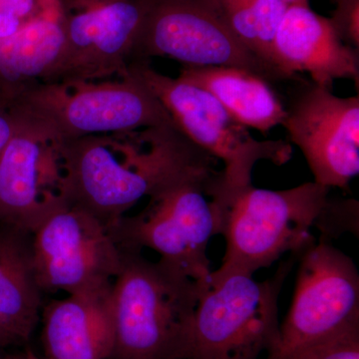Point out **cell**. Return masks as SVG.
<instances>
[{
  "label": "cell",
  "instance_id": "6da1fadb",
  "mask_svg": "<svg viewBox=\"0 0 359 359\" xmlns=\"http://www.w3.org/2000/svg\"><path fill=\"white\" fill-rule=\"evenodd\" d=\"M66 201L108 229L143 198L180 182L211 179L216 159L176 125L94 135L57 144Z\"/></svg>",
  "mask_w": 359,
  "mask_h": 359
},
{
  "label": "cell",
  "instance_id": "7a4b0ae2",
  "mask_svg": "<svg viewBox=\"0 0 359 359\" xmlns=\"http://www.w3.org/2000/svg\"><path fill=\"white\" fill-rule=\"evenodd\" d=\"M330 188L316 182L283 191L249 184L226 187L222 173L208 190L216 207L218 235L226 238L223 264L212 271L209 285L233 275L252 276L285 252L299 256L316 243L311 226L325 205Z\"/></svg>",
  "mask_w": 359,
  "mask_h": 359
},
{
  "label": "cell",
  "instance_id": "3957f363",
  "mask_svg": "<svg viewBox=\"0 0 359 359\" xmlns=\"http://www.w3.org/2000/svg\"><path fill=\"white\" fill-rule=\"evenodd\" d=\"M111 289L112 359H187L196 309L209 283H200L141 250L121 249Z\"/></svg>",
  "mask_w": 359,
  "mask_h": 359
},
{
  "label": "cell",
  "instance_id": "277c9868",
  "mask_svg": "<svg viewBox=\"0 0 359 359\" xmlns=\"http://www.w3.org/2000/svg\"><path fill=\"white\" fill-rule=\"evenodd\" d=\"M15 106L21 121L56 144L174 124L154 94L129 73L100 81L40 83Z\"/></svg>",
  "mask_w": 359,
  "mask_h": 359
},
{
  "label": "cell",
  "instance_id": "5b68a950",
  "mask_svg": "<svg viewBox=\"0 0 359 359\" xmlns=\"http://www.w3.org/2000/svg\"><path fill=\"white\" fill-rule=\"evenodd\" d=\"M128 73L154 94L189 140L224 163V186L252 184V169L259 161L282 166L292 159V144L280 139L257 140L211 93L198 85L162 74L149 62L133 63Z\"/></svg>",
  "mask_w": 359,
  "mask_h": 359
},
{
  "label": "cell",
  "instance_id": "8992f818",
  "mask_svg": "<svg viewBox=\"0 0 359 359\" xmlns=\"http://www.w3.org/2000/svg\"><path fill=\"white\" fill-rule=\"evenodd\" d=\"M294 263L287 259L264 282L233 275L208 285L194 316L187 359H257L271 353L280 335L278 294Z\"/></svg>",
  "mask_w": 359,
  "mask_h": 359
},
{
  "label": "cell",
  "instance_id": "52a82bcc",
  "mask_svg": "<svg viewBox=\"0 0 359 359\" xmlns=\"http://www.w3.org/2000/svg\"><path fill=\"white\" fill-rule=\"evenodd\" d=\"M219 175L180 182L149 198L145 209L111 226L116 244L120 249L155 250L161 261L193 280L209 282L207 248L212 236L218 235V218L214 203L205 197Z\"/></svg>",
  "mask_w": 359,
  "mask_h": 359
},
{
  "label": "cell",
  "instance_id": "ba28073f",
  "mask_svg": "<svg viewBox=\"0 0 359 359\" xmlns=\"http://www.w3.org/2000/svg\"><path fill=\"white\" fill-rule=\"evenodd\" d=\"M165 57L183 66H228L285 81L238 39L215 0H150L131 63Z\"/></svg>",
  "mask_w": 359,
  "mask_h": 359
},
{
  "label": "cell",
  "instance_id": "9c48e42d",
  "mask_svg": "<svg viewBox=\"0 0 359 359\" xmlns=\"http://www.w3.org/2000/svg\"><path fill=\"white\" fill-rule=\"evenodd\" d=\"M299 257L294 299L266 359H294L359 321V275L353 259L323 240Z\"/></svg>",
  "mask_w": 359,
  "mask_h": 359
},
{
  "label": "cell",
  "instance_id": "30bf717a",
  "mask_svg": "<svg viewBox=\"0 0 359 359\" xmlns=\"http://www.w3.org/2000/svg\"><path fill=\"white\" fill-rule=\"evenodd\" d=\"M149 4L150 0H59L65 46L43 83L127 76Z\"/></svg>",
  "mask_w": 359,
  "mask_h": 359
},
{
  "label": "cell",
  "instance_id": "8fae6325",
  "mask_svg": "<svg viewBox=\"0 0 359 359\" xmlns=\"http://www.w3.org/2000/svg\"><path fill=\"white\" fill-rule=\"evenodd\" d=\"M35 268L42 292L69 294L112 285L122 250L109 229L76 205L65 204L32 233Z\"/></svg>",
  "mask_w": 359,
  "mask_h": 359
},
{
  "label": "cell",
  "instance_id": "7c38bea8",
  "mask_svg": "<svg viewBox=\"0 0 359 359\" xmlns=\"http://www.w3.org/2000/svg\"><path fill=\"white\" fill-rule=\"evenodd\" d=\"M285 111L282 126L301 149L314 182L348 189L359 173V97H339L308 82L295 90Z\"/></svg>",
  "mask_w": 359,
  "mask_h": 359
},
{
  "label": "cell",
  "instance_id": "4fadbf2b",
  "mask_svg": "<svg viewBox=\"0 0 359 359\" xmlns=\"http://www.w3.org/2000/svg\"><path fill=\"white\" fill-rule=\"evenodd\" d=\"M65 204L57 144L21 121L0 153V223L32 233Z\"/></svg>",
  "mask_w": 359,
  "mask_h": 359
},
{
  "label": "cell",
  "instance_id": "5bb4252c",
  "mask_svg": "<svg viewBox=\"0 0 359 359\" xmlns=\"http://www.w3.org/2000/svg\"><path fill=\"white\" fill-rule=\"evenodd\" d=\"M278 69L292 80L306 72L311 82L332 89L335 80L359 81L358 49L342 40L330 18H323L309 4H290L273 41Z\"/></svg>",
  "mask_w": 359,
  "mask_h": 359
},
{
  "label": "cell",
  "instance_id": "9a60e30c",
  "mask_svg": "<svg viewBox=\"0 0 359 359\" xmlns=\"http://www.w3.org/2000/svg\"><path fill=\"white\" fill-rule=\"evenodd\" d=\"M111 289L69 294L43 309V346L49 359H112L115 334Z\"/></svg>",
  "mask_w": 359,
  "mask_h": 359
},
{
  "label": "cell",
  "instance_id": "2e32d148",
  "mask_svg": "<svg viewBox=\"0 0 359 359\" xmlns=\"http://www.w3.org/2000/svg\"><path fill=\"white\" fill-rule=\"evenodd\" d=\"M42 297L32 233L0 223V325L20 344L39 323Z\"/></svg>",
  "mask_w": 359,
  "mask_h": 359
},
{
  "label": "cell",
  "instance_id": "e0dca14e",
  "mask_svg": "<svg viewBox=\"0 0 359 359\" xmlns=\"http://www.w3.org/2000/svg\"><path fill=\"white\" fill-rule=\"evenodd\" d=\"M178 77L207 90L245 128L268 133L282 125L287 115L271 82L250 71L228 66H183Z\"/></svg>",
  "mask_w": 359,
  "mask_h": 359
},
{
  "label": "cell",
  "instance_id": "ac0fdd59",
  "mask_svg": "<svg viewBox=\"0 0 359 359\" xmlns=\"http://www.w3.org/2000/svg\"><path fill=\"white\" fill-rule=\"evenodd\" d=\"M65 46L60 13L0 39V102L15 105L48 80Z\"/></svg>",
  "mask_w": 359,
  "mask_h": 359
},
{
  "label": "cell",
  "instance_id": "d6986e66",
  "mask_svg": "<svg viewBox=\"0 0 359 359\" xmlns=\"http://www.w3.org/2000/svg\"><path fill=\"white\" fill-rule=\"evenodd\" d=\"M224 20L257 57L283 78L273 56V41L287 4L283 0H215Z\"/></svg>",
  "mask_w": 359,
  "mask_h": 359
},
{
  "label": "cell",
  "instance_id": "ffe728a7",
  "mask_svg": "<svg viewBox=\"0 0 359 359\" xmlns=\"http://www.w3.org/2000/svg\"><path fill=\"white\" fill-rule=\"evenodd\" d=\"M59 13V0H0V39Z\"/></svg>",
  "mask_w": 359,
  "mask_h": 359
},
{
  "label": "cell",
  "instance_id": "44dd1931",
  "mask_svg": "<svg viewBox=\"0 0 359 359\" xmlns=\"http://www.w3.org/2000/svg\"><path fill=\"white\" fill-rule=\"evenodd\" d=\"M314 226L320 231V240L330 242L346 231L358 233V202L354 199L327 197Z\"/></svg>",
  "mask_w": 359,
  "mask_h": 359
},
{
  "label": "cell",
  "instance_id": "7402d4cb",
  "mask_svg": "<svg viewBox=\"0 0 359 359\" xmlns=\"http://www.w3.org/2000/svg\"><path fill=\"white\" fill-rule=\"evenodd\" d=\"M294 359H359V321L309 347Z\"/></svg>",
  "mask_w": 359,
  "mask_h": 359
},
{
  "label": "cell",
  "instance_id": "603a6c76",
  "mask_svg": "<svg viewBox=\"0 0 359 359\" xmlns=\"http://www.w3.org/2000/svg\"><path fill=\"white\" fill-rule=\"evenodd\" d=\"M20 125L21 118L16 106L0 102V153L20 129Z\"/></svg>",
  "mask_w": 359,
  "mask_h": 359
},
{
  "label": "cell",
  "instance_id": "cb8c5ba5",
  "mask_svg": "<svg viewBox=\"0 0 359 359\" xmlns=\"http://www.w3.org/2000/svg\"><path fill=\"white\" fill-rule=\"evenodd\" d=\"M20 340L16 339L13 334L0 325V348L4 347L13 346V344H20Z\"/></svg>",
  "mask_w": 359,
  "mask_h": 359
},
{
  "label": "cell",
  "instance_id": "d4e9b609",
  "mask_svg": "<svg viewBox=\"0 0 359 359\" xmlns=\"http://www.w3.org/2000/svg\"><path fill=\"white\" fill-rule=\"evenodd\" d=\"M283 1H285L287 6L297 4H309V0H283ZM330 1L337 4V6H342V4H346V2L351 1V0H330Z\"/></svg>",
  "mask_w": 359,
  "mask_h": 359
},
{
  "label": "cell",
  "instance_id": "484cf974",
  "mask_svg": "<svg viewBox=\"0 0 359 359\" xmlns=\"http://www.w3.org/2000/svg\"><path fill=\"white\" fill-rule=\"evenodd\" d=\"M27 358V353L23 354H15V355L4 356L0 359H26Z\"/></svg>",
  "mask_w": 359,
  "mask_h": 359
},
{
  "label": "cell",
  "instance_id": "4316f807",
  "mask_svg": "<svg viewBox=\"0 0 359 359\" xmlns=\"http://www.w3.org/2000/svg\"><path fill=\"white\" fill-rule=\"evenodd\" d=\"M26 359H49L47 358H40L39 356L35 355L34 353H30V351H28L27 353V358Z\"/></svg>",
  "mask_w": 359,
  "mask_h": 359
}]
</instances>
